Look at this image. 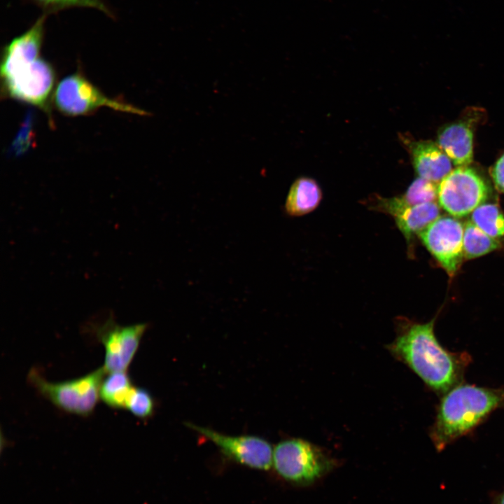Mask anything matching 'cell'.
Listing matches in <instances>:
<instances>
[{
  "label": "cell",
  "mask_w": 504,
  "mask_h": 504,
  "mask_svg": "<svg viewBox=\"0 0 504 504\" xmlns=\"http://www.w3.org/2000/svg\"><path fill=\"white\" fill-rule=\"evenodd\" d=\"M489 192L486 182L475 169L458 167L438 183V200L449 214L463 217L483 204Z\"/></svg>",
  "instance_id": "52a82bcc"
},
{
  "label": "cell",
  "mask_w": 504,
  "mask_h": 504,
  "mask_svg": "<svg viewBox=\"0 0 504 504\" xmlns=\"http://www.w3.org/2000/svg\"><path fill=\"white\" fill-rule=\"evenodd\" d=\"M472 222L490 237L498 240L504 238V214L492 203H483L471 216Z\"/></svg>",
  "instance_id": "ac0fdd59"
},
{
  "label": "cell",
  "mask_w": 504,
  "mask_h": 504,
  "mask_svg": "<svg viewBox=\"0 0 504 504\" xmlns=\"http://www.w3.org/2000/svg\"><path fill=\"white\" fill-rule=\"evenodd\" d=\"M108 374L101 384L99 398L112 409H125L127 399L134 386L130 377L127 371Z\"/></svg>",
  "instance_id": "2e32d148"
},
{
  "label": "cell",
  "mask_w": 504,
  "mask_h": 504,
  "mask_svg": "<svg viewBox=\"0 0 504 504\" xmlns=\"http://www.w3.org/2000/svg\"><path fill=\"white\" fill-rule=\"evenodd\" d=\"M438 186V183L418 177L400 196L390 198L377 197L374 209L393 217L406 207L435 202Z\"/></svg>",
  "instance_id": "4fadbf2b"
},
{
  "label": "cell",
  "mask_w": 504,
  "mask_h": 504,
  "mask_svg": "<svg viewBox=\"0 0 504 504\" xmlns=\"http://www.w3.org/2000/svg\"><path fill=\"white\" fill-rule=\"evenodd\" d=\"M147 328L145 323L120 326L111 316L94 326L95 337L105 349L102 367L106 373L127 370Z\"/></svg>",
  "instance_id": "ba28073f"
},
{
  "label": "cell",
  "mask_w": 504,
  "mask_h": 504,
  "mask_svg": "<svg viewBox=\"0 0 504 504\" xmlns=\"http://www.w3.org/2000/svg\"><path fill=\"white\" fill-rule=\"evenodd\" d=\"M462 223L449 216H439L419 235L428 251L449 275L458 269L463 255Z\"/></svg>",
  "instance_id": "30bf717a"
},
{
  "label": "cell",
  "mask_w": 504,
  "mask_h": 504,
  "mask_svg": "<svg viewBox=\"0 0 504 504\" xmlns=\"http://www.w3.org/2000/svg\"><path fill=\"white\" fill-rule=\"evenodd\" d=\"M106 374L103 367L71 380L50 382L36 369L28 374L29 384L55 407L68 413L90 415L99 398L101 384Z\"/></svg>",
  "instance_id": "277c9868"
},
{
  "label": "cell",
  "mask_w": 504,
  "mask_h": 504,
  "mask_svg": "<svg viewBox=\"0 0 504 504\" xmlns=\"http://www.w3.org/2000/svg\"><path fill=\"white\" fill-rule=\"evenodd\" d=\"M439 216V206L433 202L406 207L393 218L397 227L409 241Z\"/></svg>",
  "instance_id": "9a60e30c"
},
{
  "label": "cell",
  "mask_w": 504,
  "mask_h": 504,
  "mask_svg": "<svg viewBox=\"0 0 504 504\" xmlns=\"http://www.w3.org/2000/svg\"><path fill=\"white\" fill-rule=\"evenodd\" d=\"M277 474L297 485H309L332 470L336 461L318 447L302 439L279 442L273 451Z\"/></svg>",
  "instance_id": "5b68a950"
},
{
  "label": "cell",
  "mask_w": 504,
  "mask_h": 504,
  "mask_svg": "<svg viewBox=\"0 0 504 504\" xmlns=\"http://www.w3.org/2000/svg\"><path fill=\"white\" fill-rule=\"evenodd\" d=\"M32 120L31 115L29 114L10 146V153L18 156L23 154L29 149L34 134Z\"/></svg>",
  "instance_id": "44dd1931"
},
{
  "label": "cell",
  "mask_w": 504,
  "mask_h": 504,
  "mask_svg": "<svg viewBox=\"0 0 504 504\" xmlns=\"http://www.w3.org/2000/svg\"><path fill=\"white\" fill-rule=\"evenodd\" d=\"M155 400L144 388L133 386L126 401L125 409L136 417L145 420L155 410Z\"/></svg>",
  "instance_id": "d6986e66"
},
{
  "label": "cell",
  "mask_w": 504,
  "mask_h": 504,
  "mask_svg": "<svg viewBox=\"0 0 504 504\" xmlns=\"http://www.w3.org/2000/svg\"><path fill=\"white\" fill-rule=\"evenodd\" d=\"M409 147L419 177L439 183L452 170V162L437 143L412 141Z\"/></svg>",
  "instance_id": "7c38bea8"
},
{
  "label": "cell",
  "mask_w": 504,
  "mask_h": 504,
  "mask_svg": "<svg viewBox=\"0 0 504 504\" xmlns=\"http://www.w3.org/2000/svg\"><path fill=\"white\" fill-rule=\"evenodd\" d=\"M434 323L435 318L424 323H400L397 335L387 349L428 386L444 394L460 384L470 356L450 352L441 346L434 333Z\"/></svg>",
  "instance_id": "6da1fadb"
},
{
  "label": "cell",
  "mask_w": 504,
  "mask_h": 504,
  "mask_svg": "<svg viewBox=\"0 0 504 504\" xmlns=\"http://www.w3.org/2000/svg\"><path fill=\"white\" fill-rule=\"evenodd\" d=\"M322 199V192L316 181L308 177L297 178L291 185L286 203V212L291 216H300L315 210Z\"/></svg>",
  "instance_id": "5bb4252c"
},
{
  "label": "cell",
  "mask_w": 504,
  "mask_h": 504,
  "mask_svg": "<svg viewBox=\"0 0 504 504\" xmlns=\"http://www.w3.org/2000/svg\"><path fill=\"white\" fill-rule=\"evenodd\" d=\"M37 4L43 7L45 11L50 13L71 7L92 8L102 11L111 17V11L104 0H34Z\"/></svg>",
  "instance_id": "ffe728a7"
},
{
  "label": "cell",
  "mask_w": 504,
  "mask_h": 504,
  "mask_svg": "<svg viewBox=\"0 0 504 504\" xmlns=\"http://www.w3.org/2000/svg\"><path fill=\"white\" fill-rule=\"evenodd\" d=\"M493 504H504V491L499 495Z\"/></svg>",
  "instance_id": "603a6c76"
},
{
  "label": "cell",
  "mask_w": 504,
  "mask_h": 504,
  "mask_svg": "<svg viewBox=\"0 0 504 504\" xmlns=\"http://www.w3.org/2000/svg\"><path fill=\"white\" fill-rule=\"evenodd\" d=\"M504 402V391L458 384L444 394L430 438L438 451L467 434Z\"/></svg>",
  "instance_id": "7a4b0ae2"
},
{
  "label": "cell",
  "mask_w": 504,
  "mask_h": 504,
  "mask_svg": "<svg viewBox=\"0 0 504 504\" xmlns=\"http://www.w3.org/2000/svg\"><path fill=\"white\" fill-rule=\"evenodd\" d=\"M186 424L213 442L225 456L241 465L267 470L273 464L272 447L262 438L254 435H227L191 423Z\"/></svg>",
  "instance_id": "9c48e42d"
},
{
  "label": "cell",
  "mask_w": 504,
  "mask_h": 504,
  "mask_svg": "<svg viewBox=\"0 0 504 504\" xmlns=\"http://www.w3.org/2000/svg\"><path fill=\"white\" fill-rule=\"evenodd\" d=\"M463 244V255L469 259L485 255L500 246L498 240L486 234L472 221L464 226Z\"/></svg>",
  "instance_id": "e0dca14e"
},
{
  "label": "cell",
  "mask_w": 504,
  "mask_h": 504,
  "mask_svg": "<svg viewBox=\"0 0 504 504\" xmlns=\"http://www.w3.org/2000/svg\"><path fill=\"white\" fill-rule=\"evenodd\" d=\"M1 96L40 108L53 125L51 104L56 83L53 66L41 56L1 61Z\"/></svg>",
  "instance_id": "3957f363"
},
{
  "label": "cell",
  "mask_w": 504,
  "mask_h": 504,
  "mask_svg": "<svg viewBox=\"0 0 504 504\" xmlns=\"http://www.w3.org/2000/svg\"><path fill=\"white\" fill-rule=\"evenodd\" d=\"M473 123L463 118L443 126L438 132V146L456 167H467L473 158Z\"/></svg>",
  "instance_id": "8fae6325"
},
{
  "label": "cell",
  "mask_w": 504,
  "mask_h": 504,
  "mask_svg": "<svg viewBox=\"0 0 504 504\" xmlns=\"http://www.w3.org/2000/svg\"><path fill=\"white\" fill-rule=\"evenodd\" d=\"M491 176L496 188L504 193V153L493 165Z\"/></svg>",
  "instance_id": "7402d4cb"
},
{
  "label": "cell",
  "mask_w": 504,
  "mask_h": 504,
  "mask_svg": "<svg viewBox=\"0 0 504 504\" xmlns=\"http://www.w3.org/2000/svg\"><path fill=\"white\" fill-rule=\"evenodd\" d=\"M52 102L61 113L71 117L90 115L102 107L140 115L148 114L133 105L108 97L78 71L57 83Z\"/></svg>",
  "instance_id": "8992f818"
}]
</instances>
